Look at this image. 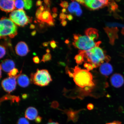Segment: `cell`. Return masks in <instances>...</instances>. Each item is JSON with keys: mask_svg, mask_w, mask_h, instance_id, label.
I'll return each instance as SVG.
<instances>
[{"mask_svg": "<svg viewBox=\"0 0 124 124\" xmlns=\"http://www.w3.org/2000/svg\"><path fill=\"white\" fill-rule=\"evenodd\" d=\"M73 72L68 71L70 77L73 78L76 85L87 90L94 86L92 74L86 70L82 69L78 66L73 69Z\"/></svg>", "mask_w": 124, "mask_h": 124, "instance_id": "obj_1", "label": "cell"}, {"mask_svg": "<svg viewBox=\"0 0 124 124\" xmlns=\"http://www.w3.org/2000/svg\"><path fill=\"white\" fill-rule=\"evenodd\" d=\"M0 38H5L8 36L13 38L17 34V28L11 20L6 17L1 18L0 22Z\"/></svg>", "mask_w": 124, "mask_h": 124, "instance_id": "obj_2", "label": "cell"}, {"mask_svg": "<svg viewBox=\"0 0 124 124\" xmlns=\"http://www.w3.org/2000/svg\"><path fill=\"white\" fill-rule=\"evenodd\" d=\"M31 83L40 86H47L52 79L48 71L46 69L37 70L36 72L31 74Z\"/></svg>", "mask_w": 124, "mask_h": 124, "instance_id": "obj_3", "label": "cell"}, {"mask_svg": "<svg viewBox=\"0 0 124 124\" xmlns=\"http://www.w3.org/2000/svg\"><path fill=\"white\" fill-rule=\"evenodd\" d=\"M10 19L15 24L21 27H24L30 23V18L26 15L23 10L13 11L9 15Z\"/></svg>", "mask_w": 124, "mask_h": 124, "instance_id": "obj_4", "label": "cell"}, {"mask_svg": "<svg viewBox=\"0 0 124 124\" xmlns=\"http://www.w3.org/2000/svg\"><path fill=\"white\" fill-rule=\"evenodd\" d=\"M76 48L83 50L88 51L95 47V43L86 36L80 35L78 39L73 43Z\"/></svg>", "mask_w": 124, "mask_h": 124, "instance_id": "obj_5", "label": "cell"}, {"mask_svg": "<svg viewBox=\"0 0 124 124\" xmlns=\"http://www.w3.org/2000/svg\"><path fill=\"white\" fill-rule=\"evenodd\" d=\"M18 74L16 77H9L3 80L1 82V85L3 89L6 92L9 93L16 89V79L18 76Z\"/></svg>", "mask_w": 124, "mask_h": 124, "instance_id": "obj_6", "label": "cell"}, {"mask_svg": "<svg viewBox=\"0 0 124 124\" xmlns=\"http://www.w3.org/2000/svg\"><path fill=\"white\" fill-rule=\"evenodd\" d=\"M0 8L1 10L7 13L12 12L15 9V0H1L0 1Z\"/></svg>", "mask_w": 124, "mask_h": 124, "instance_id": "obj_7", "label": "cell"}, {"mask_svg": "<svg viewBox=\"0 0 124 124\" xmlns=\"http://www.w3.org/2000/svg\"><path fill=\"white\" fill-rule=\"evenodd\" d=\"M15 50L17 55L21 56L27 55L29 52L27 45L23 41L20 42L18 43L15 46Z\"/></svg>", "mask_w": 124, "mask_h": 124, "instance_id": "obj_8", "label": "cell"}, {"mask_svg": "<svg viewBox=\"0 0 124 124\" xmlns=\"http://www.w3.org/2000/svg\"><path fill=\"white\" fill-rule=\"evenodd\" d=\"M110 82L111 85L114 87L120 88L124 84V79L121 74L116 73L113 74L111 77Z\"/></svg>", "mask_w": 124, "mask_h": 124, "instance_id": "obj_9", "label": "cell"}, {"mask_svg": "<svg viewBox=\"0 0 124 124\" xmlns=\"http://www.w3.org/2000/svg\"><path fill=\"white\" fill-rule=\"evenodd\" d=\"M104 29L109 38L110 43L113 45L115 39L118 37L117 34L118 30L117 28H110L108 27L104 28Z\"/></svg>", "mask_w": 124, "mask_h": 124, "instance_id": "obj_10", "label": "cell"}, {"mask_svg": "<svg viewBox=\"0 0 124 124\" xmlns=\"http://www.w3.org/2000/svg\"><path fill=\"white\" fill-rule=\"evenodd\" d=\"M85 4L87 7L93 10H97L105 7L100 0H85Z\"/></svg>", "mask_w": 124, "mask_h": 124, "instance_id": "obj_11", "label": "cell"}, {"mask_svg": "<svg viewBox=\"0 0 124 124\" xmlns=\"http://www.w3.org/2000/svg\"><path fill=\"white\" fill-rule=\"evenodd\" d=\"M0 67L4 72L9 73L15 69V64L13 60L7 59L3 60L1 63Z\"/></svg>", "mask_w": 124, "mask_h": 124, "instance_id": "obj_12", "label": "cell"}, {"mask_svg": "<svg viewBox=\"0 0 124 124\" xmlns=\"http://www.w3.org/2000/svg\"><path fill=\"white\" fill-rule=\"evenodd\" d=\"M21 72L22 71L18 74L17 82L18 85L21 87H27L30 84V80L28 77L25 74H21Z\"/></svg>", "mask_w": 124, "mask_h": 124, "instance_id": "obj_13", "label": "cell"}, {"mask_svg": "<svg viewBox=\"0 0 124 124\" xmlns=\"http://www.w3.org/2000/svg\"><path fill=\"white\" fill-rule=\"evenodd\" d=\"M38 112L37 110L33 107H30L26 110L25 116L26 118L32 120L38 117Z\"/></svg>", "mask_w": 124, "mask_h": 124, "instance_id": "obj_14", "label": "cell"}, {"mask_svg": "<svg viewBox=\"0 0 124 124\" xmlns=\"http://www.w3.org/2000/svg\"><path fill=\"white\" fill-rule=\"evenodd\" d=\"M100 70L101 73L105 76H108L113 72L112 66L109 63H105L101 65Z\"/></svg>", "mask_w": 124, "mask_h": 124, "instance_id": "obj_15", "label": "cell"}, {"mask_svg": "<svg viewBox=\"0 0 124 124\" xmlns=\"http://www.w3.org/2000/svg\"><path fill=\"white\" fill-rule=\"evenodd\" d=\"M85 34L93 41L98 38V31L97 29L93 28H89L86 29L85 31Z\"/></svg>", "mask_w": 124, "mask_h": 124, "instance_id": "obj_16", "label": "cell"}, {"mask_svg": "<svg viewBox=\"0 0 124 124\" xmlns=\"http://www.w3.org/2000/svg\"><path fill=\"white\" fill-rule=\"evenodd\" d=\"M90 50L99 59L101 62V63H103L104 60H105V56L103 51L101 48L99 47L95 46L90 49Z\"/></svg>", "mask_w": 124, "mask_h": 124, "instance_id": "obj_17", "label": "cell"}, {"mask_svg": "<svg viewBox=\"0 0 124 124\" xmlns=\"http://www.w3.org/2000/svg\"><path fill=\"white\" fill-rule=\"evenodd\" d=\"M38 20L41 22L48 23L54 20L50 12L44 11L38 17Z\"/></svg>", "mask_w": 124, "mask_h": 124, "instance_id": "obj_18", "label": "cell"}, {"mask_svg": "<svg viewBox=\"0 0 124 124\" xmlns=\"http://www.w3.org/2000/svg\"><path fill=\"white\" fill-rule=\"evenodd\" d=\"M20 99L19 96H16L14 95H11L10 94H7L3 97L1 99L0 102L4 101L6 100H10L11 103H14L15 102L18 103L20 101Z\"/></svg>", "mask_w": 124, "mask_h": 124, "instance_id": "obj_19", "label": "cell"}, {"mask_svg": "<svg viewBox=\"0 0 124 124\" xmlns=\"http://www.w3.org/2000/svg\"><path fill=\"white\" fill-rule=\"evenodd\" d=\"M80 9L79 4L78 3L74 1L70 4L68 8L69 11L71 13H76Z\"/></svg>", "mask_w": 124, "mask_h": 124, "instance_id": "obj_20", "label": "cell"}, {"mask_svg": "<svg viewBox=\"0 0 124 124\" xmlns=\"http://www.w3.org/2000/svg\"><path fill=\"white\" fill-rule=\"evenodd\" d=\"M79 54L76 55L74 58L76 62L78 64H81L84 62V58L82 50L78 51Z\"/></svg>", "mask_w": 124, "mask_h": 124, "instance_id": "obj_21", "label": "cell"}, {"mask_svg": "<svg viewBox=\"0 0 124 124\" xmlns=\"http://www.w3.org/2000/svg\"><path fill=\"white\" fill-rule=\"evenodd\" d=\"M15 9L18 10H23L24 8V0H15Z\"/></svg>", "mask_w": 124, "mask_h": 124, "instance_id": "obj_22", "label": "cell"}, {"mask_svg": "<svg viewBox=\"0 0 124 124\" xmlns=\"http://www.w3.org/2000/svg\"><path fill=\"white\" fill-rule=\"evenodd\" d=\"M24 8L26 10H29L32 6V1L31 0H24Z\"/></svg>", "mask_w": 124, "mask_h": 124, "instance_id": "obj_23", "label": "cell"}, {"mask_svg": "<svg viewBox=\"0 0 124 124\" xmlns=\"http://www.w3.org/2000/svg\"><path fill=\"white\" fill-rule=\"evenodd\" d=\"M52 59V56L49 53H46L45 55H43L42 59L41 60V62H43L50 61Z\"/></svg>", "mask_w": 124, "mask_h": 124, "instance_id": "obj_24", "label": "cell"}, {"mask_svg": "<svg viewBox=\"0 0 124 124\" xmlns=\"http://www.w3.org/2000/svg\"><path fill=\"white\" fill-rule=\"evenodd\" d=\"M108 5L109 6V9L110 11H114L117 9L118 6L114 1H111L110 2Z\"/></svg>", "mask_w": 124, "mask_h": 124, "instance_id": "obj_25", "label": "cell"}, {"mask_svg": "<svg viewBox=\"0 0 124 124\" xmlns=\"http://www.w3.org/2000/svg\"><path fill=\"white\" fill-rule=\"evenodd\" d=\"M18 70L17 69L15 68L11 71L10 72L8 73V75L10 77H15L16 76L17 74L18 73Z\"/></svg>", "mask_w": 124, "mask_h": 124, "instance_id": "obj_26", "label": "cell"}, {"mask_svg": "<svg viewBox=\"0 0 124 124\" xmlns=\"http://www.w3.org/2000/svg\"><path fill=\"white\" fill-rule=\"evenodd\" d=\"M17 124H29L27 119L24 117H21L18 120Z\"/></svg>", "mask_w": 124, "mask_h": 124, "instance_id": "obj_27", "label": "cell"}, {"mask_svg": "<svg viewBox=\"0 0 124 124\" xmlns=\"http://www.w3.org/2000/svg\"><path fill=\"white\" fill-rule=\"evenodd\" d=\"M0 58H2L5 55L6 53V49L4 46H0Z\"/></svg>", "mask_w": 124, "mask_h": 124, "instance_id": "obj_28", "label": "cell"}, {"mask_svg": "<svg viewBox=\"0 0 124 124\" xmlns=\"http://www.w3.org/2000/svg\"><path fill=\"white\" fill-rule=\"evenodd\" d=\"M60 6L63 8L66 9L69 7V5L68 2L67 1H61V3L60 4Z\"/></svg>", "mask_w": 124, "mask_h": 124, "instance_id": "obj_29", "label": "cell"}, {"mask_svg": "<svg viewBox=\"0 0 124 124\" xmlns=\"http://www.w3.org/2000/svg\"><path fill=\"white\" fill-rule=\"evenodd\" d=\"M50 45L51 47H52V49H55V48L57 47V45L55 41H54V40H52V41H50Z\"/></svg>", "mask_w": 124, "mask_h": 124, "instance_id": "obj_30", "label": "cell"}, {"mask_svg": "<svg viewBox=\"0 0 124 124\" xmlns=\"http://www.w3.org/2000/svg\"><path fill=\"white\" fill-rule=\"evenodd\" d=\"M59 18L60 20H65L67 18V15L64 13H60L59 15Z\"/></svg>", "mask_w": 124, "mask_h": 124, "instance_id": "obj_31", "label": "cell"}, {"mask_svg": "<svg viewBox=\"0 0 124 124\" xmlns=\"http://www.w3.org/2000/svg\"><path fill=\"white\" fill-rule=\"evenodd\" d=\"M43 12L42 11H41L40 10L39 8H38L37 9L35 14L36 17L37 19H38L39 16Z\"/></svg>", "mask_w": 124, "mask_h": 124, "instance_id": "obj_32", "label": "cell"}, {"mask_svg": "<svg viewBox=\"0 0 124 124\" xmlns=\"http://www.w3.org/2000/svg\"><path fill=\"white\" fill-rule=\"evenodd\" d=\"M33 61L34 63L36 64H38L40 62L38 56H35L33 58Z\"/></svg>", "mask_w": 124, "mask_h": 124, "instance_id": "obj_33", "label": "cell"}, {"mask_svg": "<svg viewBox=\"0 0 124 124\" xmlns=\"http://www.w3.org/2000/svg\"><path fill=\"white\" fill-rule=\"evenodd\" d=\"M42 120V117H41V116H38L35 119V122L37 123H40V122H41Z\"/></svg>", "mask_w": 124, "mask_h": 124, "instance_id": "obj_34", "label": "cell"}, {"mask_svg": "<svg viewBox=\"0 0 124 124\" xmlns=\"http://www.w3.org/2000/svg\"><path fill=\"white\" fill-rule=\"evenodd\" d=\"M83 12L81 8L79 9L76 12V15L77 16H81L82 15Z\"/></svg>", "mask_w": 124, "mask_h": 124, "instance_id": "obj_35", "label": "cell"}, {"mask_svg": "<svg viewBox=\"0 0 124 124\" xmlns=\"http://www.w3.org/2000/svg\"><path fill=\"white\" fill-rule=\"evenodd\" d=\"M93 68H94L93 67L92 65L89 63V65H88V66L86 69L87 70L89 71L92 70L93 69Z\"/></svg>", "mask_w": 124, "mask_h": 124, "instance_id": "obj_36", "label": "cell"}, {"mask_svg": "<svg viewBox=\"0 0 124 124\" xmlns=\"http://www.w3.org/2000/svg\"><path fill=\"white\" fill-rule=\"evenodd\" d=\"M46 5L47 6V7H49L51 5L50 1L49 0H45L44 1Z\"/></svg>", "mask_w": 124, "mask_h": 124, "instance_id": "obj_37", "label": "cell"}, {"mask_svg": "<svg viewBox=\"0 0 124 124\" xmlns=\"http://www.w3.org/2000/svg\"><path fill=\"white\" fill-rule=\"evenodd\" d=\"M67 18L70 21H72L73 19V16L71 14H69L67 15Z\"/></svg>", "mask_w": 124, "mask_h": 124, "instance_id": "obj_38", "label": "cell"}, {"mask_svg": "<svg viewBox=\"0 0 124 124\" xmlns=\"http://www.w3.org/2000/svg\"><path fill=\"white\" fill-rule=\"evenodd\" d=\"M87 108L90 110H91L93 109L94 108V106L92 104H89L87 105Z\"/></svg>", "mask_w": 124, "mask_h": 124, "instance_id": "obj_39", "label": "cell"}, {"mask_svg": "<svg viewBox=\"0 0 124 124\" xmlns=\"http://www.w3.org/2000/svg\"><path fill=\"white\" fill-rule=\"evenodd\" d=\"M106 124H122V122L118 121H115L107 123Z\"/></svg>", "mask_w": 124, "mask_h": 124, "instance_id": "obj_40", "label": "cell"}, {"mask_svg": "<svg viewBox=\"0 0 124 124\" xmlns=\"http://www.w3.org/2000/svg\"><path fill=\"white\" fill-rule=\"evenodd\" d=\"M42 2L43 1L41 0H39L37 1L36 3V6H38V7H39V6H41Z\"/></svg>", "mask_w": 124, "mask_h": 124, "instance_id": "obj_41", "label": "cell"}, {"mask_svg": "<svg viewBox=\"0 0 124 124\" xmlns=\"http://www.w3.org/2000/svg\"><path fill=\"white\" fill-rule=\"evenodd\" d=\"M61 23L62 26L65 27L67 24V22L65 20H62Z\"/></svg>", "mask_w": 124, "mask_h": 124, "instance_id": "obj_42", "label": "cell"}, {"mask_svg": "<svg viewBox=\"0 0 124 124\" xmlns=\"http://www.w3.org/2000/svg\"><path fill=\"white\" fill-rule=\"evenodd\" d=\"M111 58L108 55H106V56H105V61L107 62V63L110 60Z\"/></svg>", "mask_w": 124, "mask_h": 124, "instance_id": "obj_43", "label": "cell"}, {"mask_svg": "<svg viewBox=\"0 0 124 124\" xmlns=\"http://www.w3.org/2000/svg\"><path fill=\"white\" fill-rule=\"evenodd\" d=\"M80 35L77 34H74V40L77 41V40L78 39L79 36Z\"/></svg>", "mask_w": 124, "mask_h": 124, "instance_id": "obj_44", "label": "cell"}, {"mask_svg": "<svg viewBox=\"0 0 124 124\" xmlns=\"http://www.w3.org/2000/svg\"><path fill=\"white\" fill-rule=\"evenodd\" d=\"M52 10L54 13H56L58 11V9L56 7H54L53 8Z\"/></svg>", "mask_w": 124, "mask_h": 124, "instance_id": "obj_45", "label": "cell"}, {"mask_svg": "<svg viewBox=\"0 0 124 124\" xmlns=\"http://www.w3.org/2000/svg\"><path fill=\"white\" fill-rule=\"evenodd\" d=\"M51 26H53L55 25V23H54V21L50 22L47 24Z\"/></svg>", "mask_w": 124, "mask_h": 124, "instance_id": "obj_46", "label": "cell"}, {"mask_svg": "<svg viewBox=\"0 0 124 124\" xmlns=\"http://www.w3.org/2000/svg\"><path fill=\"white\" fill-rule=\"evenodd\" d=\"M76 1L82 4H85V0H76Z\"/></svg>", "mask_w": 124, "mask_h": 124, "instance_id": "obj_47", "label": "cell"}, {"mask_svg": "<svg viewBox=\"0 0 124 124\" xmlns=\"http://www.w3.org/2000/svg\"><path fill=\"white\" fill-rule=\"evenodd\" d=\"M49 43V42H48L43 43V46H45V47H46V46H48Z\"/></svg>", "mask_w": 124, "mask_h": 124, "instance_id": "obj_48", "label": "cell"}, {"mask_svg": "<svg viewBox=\"0 0 124 124\" xmlns=\"http://www.w3.org/2000/svg\"><path fill=\"white\" fill-rule=\"evenodd\" d=\"M101 41H99L95 43V46H97V47H99V46L101 43Z\"/></svg>", "mask_w": 124, "mask_h": 124, "instance_id": "obj_49", "label": "cell"}, {"mask_svg": "<svg viewBox=\"0 0 124 124\" xmlns=\"http://www.w3.org/2000/svg\"><path fill=\"white\" fill-rule=\"evenodd\" d=\"M28 95L27 94H23L22 96V97L23 99H25L28 97Z\"/></svg>", "mask_w": 124, "mask_h": 124, "instance_id": "obj_50", "label": "cell"}, {"mask_svg": "<svg viewBox=\"0 0 124 124\" xmlns=\"http://www.w3.org/2000/svg\"><path fill=\"white\" fill-rule=\"evenodd\" d=\"M47 124H59L58 122H53L52 121L50 120V121H49L48 123Z\"/></svg>", "mask_w": 124, "mask_h": 124, "instance_id": "obj_51", "label": "cell"}, {"mask_svg": "<svg viewBox=\"0 0 124 124\" xmlns=\"http://www.w3.org/2000/svg\"><path fill=\"white\" fill-rule=\"evenodd\" d=\"M36 31L35 30H34L32 31L31 33V35L32 36H34L36 34Z\"/></svg>", "mask_w": 124, "mask_h": 124, "instance_id": "obj_52", "label": "cell"}, {"mask_svg": "<svg viewBox=\"0 0 124 124\" xmlns=\"http://www.w3.org/2000/svg\"><path fill=\"white\" fill-rule=\"evenodd\" d=\"M58 16V15L56 13H54L52 14V16L53 18H56L57 16Z\"/></svg>", "mask_w": 124, "mask_h": 124, "instance_id": "obj_53", "label": "cell"}, {"mask_svg": "<svg viewBox=\"0 0 124 124\" xmlns=\"http://www.w3.org/2000/svg\"><path fill=\"white\" fill-rule=\"evenodd\" d=\"M39 8L43 12L44 10V8L43 6H41L39 7Z\"/></svg>", "mask_w": 124, "mask_h": 124, "instance_id": "obj_54", "label": "cell"}, {"mask_svg": "<svg viewBox=\"0 0 124 124\" xmlns=\"http://www.w3.org/2000/svg\"><path fill=\"white\" fill-rule=\"evenodd\" d=\"M30 28L31 29H34L35 28V26L33 24H31L30 26Z\"/></svg>", "mask_w": 124, "mask_h": 124, "instance_id": "obj_55", "label": "cell"}, {"mask_svg": "<svg viewBox=\"0 0 124 124\" xmlns=\"http://www.w3.org/2000/svg\"><path fill=\"white\" fill-rule=\"evenodd\" d=\"M62 13H64L66 12V9L63 8L62 10Z\"/></svg>", "mask_w": 124, "mask_h": 124, "instance_id": "obj_56", "label": "cell"}, {"mask_svg": "<svg viewBox=\"0 0 124 124\" xmlns=\"http://www.w3.org/2000/svg\"><path fill=\"white\" fill-rule=\"evenodd\" d=\"M46 52L47 53H49L50 52V50L48 49H46Z\"/></svg>", "mask_w": 124, "mask_h": 124, "instance_id": "obj_57", "label": "cell"}, {"mask_svg": "<svg viewBox=\"0 0 124 124\" xmlns=\"http://www.w3.org/2000/svg\"><path fill=\"white\" fill-rule=\"evenodd\" d=\"M122 34L124 35V28H123L122 29Z\"/></svg>", "mask_w": 124, "mask_h": 124, "instance_id": "obj_58", "label": "cell"}, {"mask_svg": "<svg viewBox=\"0 0 124 124\" xmlns=\"http://www.w3.org/2000/svg\"><path fill=\"white\" fill-rule=\"evenodd\" d=\"M65 43H67H67H69V40H66V41H65Z\"/></svg>", "mask_w": 124, "mask_h": 124, "instance_id": "obj_59", "label": "cell"}, {"mask_svg": "<svg viewBox=\"0 0 124 124\" xmlns=\"http://www.w3.org/2000/svg\"><path fill=\"white\" fill-rule=\"evenodd\" d=\"M1 68L0 67V78H1Z\"/></svg>", "mask_w": 124, "mask_h": 124, "instance_id": "obj_60", "label": "cell"}]
</instances>
